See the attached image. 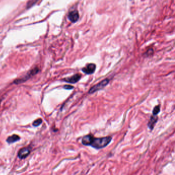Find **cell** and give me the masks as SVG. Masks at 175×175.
I'll return each instance as SVG.
<instances>
[{
    "label": "cell",
    "instance_id": "cell-10",
    "mask_svg": "<svg viewBox=\"0 0 175 175\" xmlns=\"http://www.w3.org/2000/svg\"><path fill=\"white\" fill-rule=\"evenodd\" d=\"M160 106L158 105L154 107V109L153 111V114L157 115L160 113Z\"/></svg>",
    "mask_w": 175,
    "mask_h": 175
},
{
    "label": "cell",
    "instance_id": "cell-3",
    "mask_svg": "<svg viewBox=\"0 0 175 175\" xmlns=\"http://www.w3.org/2000/svg\"><path fill=\"white\" fill-rule=\"evenodd\" d=\"M109 79H105L103 80L100 82L99 83L96 85H94L88 91V93L91 94L98 90L102 89L109 84Z\"/></svg>",
    "mask_w": 175,
    "mask_h": 175
},
{
    "label": "cell",
    "instance_id": "cell-1",
    "mask_svg": "<svg viewBox=\"0 0 175 175\" xmlns=\"http://www.w3.org/2000/svg\"><path fill=\"white\" fill-rule=\"evenodd\" d=\"M111 137H105L102 138H94L91 135H88L82 138V143L84 145L92 146L97 149H103L109 145L111 142Z\"/></svg>",
    "mask_w": 175,
    "mask_h": 175
},
{
    "label": "cell",
    "instance_id": "cell-5",
    "mask_svg": "<svg viewBox=\"0 0 175 175\" xmlns=\"http://www.w3.org/2000/svg\"><path fill=\"white\" fill-rule=\"evenodd\" d=\"M95 69L96 65L95 64L90 63L88 64L86 66L83 67L82 69V71L86 74H91L95 72Z\"/></svg>",
    "mask_w": 175,
    "mask_h": 175
},
{
    "label": "cell",
    "instance_id": "cell-2",
    "mask_svg": "<svg viewBox=\"0 0 175 175\" xmlns=\"http://www.w3.org/2000/svg\"><path fill=\"white\" fill-rule=\"evenodd\" d=\"M39 69L38 68H35L34 69L32 70L31 71L27 74L24 77L21 78V79H16L14 81V83L16 84H21L22 83L25 82L27 81L28 80L30 79L31 77L35 76V74H37L38 73V72H39Z\"/></svg>",
    "mask_w": 175,
    "mask_h": 175
},
{
    "label": "cell",
    "instance_id": "cell-12",
    "mask_svg": "<svg viewBox=\"0 0 175 175\" xmlns=\"http://www.w3.org/2000/svg\"><path fill=\"white\" fill-rule=\"evenodd\" d=\"M63 88L64 89H65L70 90V89H72V88H74V86H72V85H65L64 86Z\"/></svg>",
    "mask_w": 175,
    "mask_h": 175
},
{
    "label": "cell",
    "instance_id": "cell-8",
    "mask_svg": "<svg viewBox=\"0 0 175 175\" xmlns=\"http://www.w3.org/2000/svg\"><path fill=\"white\" fill-rule=\"evenodd\" d=\"M158 117L157 116V115L153 114L151 117L149 123H148V127L151 130H153L155 125L158 121Z\"/></svg>",
    "mask_w": 175,
    "mask_h": 175
},
{
    "label": "cell",
    "instance_id": "cell-4",
    "mask_svg": "<svg viewBox=\"0 0 175 175\" xmlns=\"http://www.w3.org/2000/svg\"><path fill=\"white\" fill-rule=\"evenodd\" d=\"M32 151V147L30 146L25 147L23 148H22L19 150L18 156L20 159H25L26 157L29 156V154H30Z\"/></svg>",
    "mask_w": 175,
    "mask_h": 175
},
{
    "label": "cell",
    "instance_id": "cell-6",
    "mask_svg": "<svg viewBox=\"0 0 175 175\" xmlns=\"http://www.w3.org/2000/svg\"><path fill=\"white\" fill-rule=\"evenodd\" d=\"M81 78V74H77L73 75L72 77L69 78H66L63 79L64 81L66 82L72 83V84H74L78 82L79 81Z\"/></svg>",
    "mask_w": 175,
    "mask_h": 175
},
{
    "label": "cell",
    "instance_id": "cell-13",
    "mask_svg": "<svg viewBox=\"0 0 175 175\" xmlns=\"http://www.w3.org/2000/svg\"><path fill=\"white\" fill-rule=\"evenodd\" d=\"M0 104H1V102H0Z\"/></svg>",
    "mask_w": 175,
    "mask_h": 175
},
{
    "label": "cell",
    "instance_id": "cell-11",
    "mask_svg": "<svg viewBox=\"0 0 175 175\" xmlns=\"http://www.w3.org/2000/svg\"><path fill=\"white\" fill-rule=\"evenodd\" d=\"M42 123V120L41 119H38L36 120L34 122H33V124L32 125L35 126V127H37L39 126Z\"/></svg>",
    "mask_w": 175,
    "mask_h": 175
},
{
    "label": "cell",
    "instance_id": "cell-7",
    "mask_svg": "<svg viewBox=\"0 0 175 175\" xmlns=\"http://www.w3.org/2000/svg\"><path fill=\"white\" fill-rule=\"evenodd\" d=\"M79 14L77 11H70L68 14V19L70 21L75 23L79 20Z\"/></svg>",
    "mask_w": 175,
    "mask_h": 175
},
{
    "label": "cell",
    "instance_id": "cell-9",
    "mask_svg": "<svg viewBox=\"0 0 175 175\" xmlns=\"http://www.w3.org/2000/svg\"><path fill=\"white\" fill-rule=\"evenodd\" d=\"M20 140V137L19 136L16 135H13L11 136L10 137H8L6 141L8 143H13L16 142Z\"/></svg>",
    "mask_w": 175,
    "mask_h": 175
}]
</instances>
